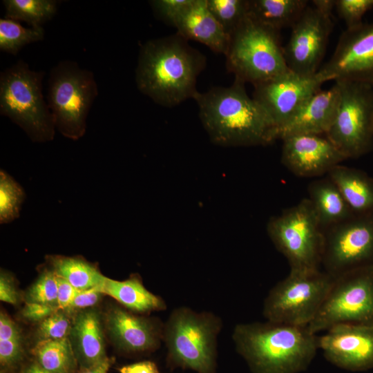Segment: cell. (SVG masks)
I'll return each mask as SVG.
<instances>
[{"label": "cell", "instance_id": "6da1fadb", "mask_svg": "<svg viewBox=\"0 0 373 373\" xmlns=\"http://www.w3.org/2000/svg\"><path fill=\"white\" fill-rule=\"evenodd\" d=\"M235 78L227 87L198 91L193 99L211 141L226 147L266 146L278 139V131L264 108Z\"/></svg>", "mask_w": 373, "mask_h": 373}, {"label": "cell", "instance_id": "7a4b0ae2", "mask_svg": "<svg viewBox=\"0 0 373 373\" xmlns=\"http://www.w3.org/2000/svg\"><path fill=\"white\" fill-rule=\"evenodd\" d=\"M205 66V56L178 33L151 39L140 48L136 85L155 103L172 107L193 99Z\"/></svg>", "mask_w": 373, "mask_h": 373}, {"label": "cell", "instance_id": "3957f363", "mask_svg": "<svg viewBox=\"0 0 373 373\" xmlns=\"http://www.w3.org/2000/svg\"><path fill=\"white\" fill-rule=\"evenodd\" d=\"M232 340L252 373H299L318 348V337L308 326L267 321L237 324Z\"/></svg>", "mask_w": 373, "mask_h": 373}, {"label": "cell", "instance_id": "277c9868", "mask_svg": "<svg viewBox=\"0 0 373 373\" xmlns=\"http://www.w3.org/2000/svg\"><path fill=\"white\" fill-rule=\"evenodd\" d=\"M222 327L219 316L181 306L164 323L163 342L169 366L197 373H216L218 336Z\"/></svg>", "mask_w": 373, "mask_h": 373}, {"label": "cell", "instance_id": "5b68a950", "mask_svg": "<svg viewBox=\"0 0 373 373\" xmlns=\"http://www.w3.org/2000/svg\"><path fill=\"white\" fill-rule=\"evenodd\" d=\"M43 71L31 70L22 60L1 73L0 113L19 125L34 142L55 135V122L43 95Z\"/></svg>", "mask_w": 373, "mask_h": 373}, {"label": "cell", "instance_id": "8992f818", "mask_svg": "<svg viewBox=\"0 0 373 373\" xmlns=\"http://www.w3.org/2000/svg\"><path fill=\"white\" fill-rule=\"evenodd\" d=\"M224 55L228 71L254 86L289 70L279 31L249 15L230 36Z\"/></svg>", "mask_w": 373, "mask_h": 373}, {"label": "cell", "instance_id": "52a82bcc", "mask_svg": "<svg viewBox=\"0 0 373 373\" xmlns=\"http://www.w3.org/2000/svg\"><path fill=\"white\" fill-rule=\"evenodd\" d=\"M98 90L93 73L72 61L54 66L48 81V105L55 128L65 137L84 135L86 118Z\"/></svg>", "mask_w": 373, "mask_h": 373}, {"label": "cell", "instance_id": "ba28073f", "mask_svg": "<svg viewBox=\"0 0 373 373\" xmlns=\"http://www.w3.org/2000/svg\"><path fill=\"white\" fill-rule=\"evenodd\" d=\"M267 231L275 247L287 260L290 271L321 269L323 231L308 198L271 218Z\"/></svg>", "mask_w": 373, "mask_h": 373}, {"label": "cell", "instance_id": "9c48e42d", "mask_svg": "<svg viewBox=\"0 0 373 373\" xmlns=\"http://www.w3.org/2000/svg\"><path fill=\"white\" fill-rule=\"evenodd\" d=\"M334 282L324 271H290L269 291L262 307L267 321L308 326L321 307Z\"/></svg>", "mask_w": 373, "mask_h": 373}, {"label": "cell", "instance_id": "30bf717a", "mask_svg": "<svg viewBox=\"0 0 373 373\" xmlns=\"http://www.w3.org/2000/svg\"><path fill=\"white\" fill-rule=\"evenodd\" d=\"M340 98L334 119L325 133L347 159L373 149V88L356 82L336 81Z\"/></svg>", "mask_w": 373, "mask_h": 373}, {"label": "cell", "instance_id": "8fae6325", "mask_svg": "<svg viewBox=\"0 0 373 373\" xmlns=\"http://www.w3.org/2000/svg\"><path fill=\"white\" fill-rule=\"evenodd\" d=\"M338 324L373 326V265L334 278L325 300L308 328L316 334Z\"/></svg>", "mask_w": 373, "mask_h": 373}, {"label": "cell", "instance_id": "7c38bea8", "mask_svg": "<svg viewBox=\"0 0 373 373\" xmlns=\"http://www.w3.org/2000/svg\"><path fill=\"white\" fill-rule=\"evenodd\" d=\"M323 235L321 266L332 278L373 265V214L354 215Z\"/></svg>", "mask_w": 373, "mask_h": 373}, {"label": "cell", "instance_id": "4fadbf2b", "mask_svg": "<svg viewBox=\"0 0 373 373\" xmlns=\"http://www.w3.org/2000/svg\"><path fill=\"white\" fill-rule=\"evenodd\" d=\"M333 28L332 16L308 6L291 26L288 43L283 47L288 69L303 75L316 74Z\"/></svg>", "mask_w": 373, "mask_h": 373}, {"label": "cell", "instance_id": "5bb4252c", "mask_svg": "<svg viewBox=\"0 0 373 373\" xmlns=\"http://www.w3.org/2000/svg\"><path fill=\"white\" fill-rule=\"evenodd\" d=\"M318 73L325 82L352 81L373 88V23L346 28Z\"/></svg>", "mask_w": 373, "mask_h": 373}, {"label": "cell", "instance_id": "9a60e30c", "mask_svg": "<svg viewBox=\"0 0 373 373\" xmlns=\"http://www.w3.org/2000/svg\"><path fill=\"white\" fill-rule=\"evenodd\" d=\"M325 82L317 73L303 75L287 70L254 86L253 98L264 108L278 131Z\"/></svg>", "mask_w": 373, "mask_h": 373}, {"label": "cell", "instance_id": "2e32d148", "mask_svg": "<svg viewBox=\"0 0 373 373\" xmlns=\"http://www.w3.org/2000/svg\"><path fill=\"white\" fill-rule=\"evenodd\" d=\"M325 358L336 366L350 371L373 367V326L338 324L318 337Z\"/></svg>", "mask_w": 373, "mask_h": 373}, {"label": "cell", "instance_id": "e0dca14e", "mask_svg": "<svg viewBox=\"0 0 373 373\" xmlns=\"http://www.w3.org/2000/svg\"><path fill=\"white\" fill-rule=\"evenodd\" d=\"M164 323L157 318L119 305L109 308L104 322L114 345L128 354L149 353L158 349L163 342Z\"/></svg>", "mask_w": 373, "mask_h": 373}, {"label": "cell", "instance_id": "ac0fdd59", "mask_svg": "<svg viewBox=\"0 0 373 373\" xmlns=\"http://www.w3.org/2000/svg\"><path fill=\"white\" fill-rule=\"evenodd\" d=\"M282 140L281 162L298 177L327 175L333 167L346 160L325 135L298 134Z\"/></svg>", "mask_w": 373, "mask_h": 373}, {"label": "cell", "instance_id": "d6986e66", "mask_svg": "<svg viewBox=\"0 0 373 373\" xmlns=\"http://www.w3.org/2000/svg\"><path fill=\"white\" fill-rule=\"evenodd\" d=\"M340 89L336 82L329 89L314 93L278 131V139L298 134L325 135L338 106Z\"/></svg>", "mask_w": 373, "mask_h": 373}, {"label": "cell", "instance_id": "ffe728a7", "mask_svg": "<svg viewBox=\"0 0 373 373\" xmlns=\"http://www.w3.org/2000/svg\"><path fill=\"white\" fill-rule=\"evenodd\" d=\"M100 313L91 307L79 310L72 319L68 336L79 369L90 367L108 356Z\"/></svg>", "mask_w": 373, "mask_h": 373}, {"label": "cell", "instance_id": "44dd1931", "mask_svg": "<svg viewBox=\"0 0 373 373\" xmlns=\"http://www.w3.org/2000/svg\"><path fill=\"white\" fill-rule=\"evenodd\" d=\"M174 27L186 40L203 44L216 53L227 51L229 37L211 13L207 0H192Z\"/></svg>", "mask_w": 373, "mask_h": 373}, {"label": "cell", "instance_id": "7402d4cb", "mask_svg": "<svg viewBox=\"0 0 373 373\" xmlns=\"http://www.w3.org/2000/svg\"><path fill=\"white\" fill-rule=\"evenodd\" d=\"M97 289L117 300L122 307L140 314L166 309L164 300L149 291L137 274L124 280L107 278Z\"/></svg>", "mask_w": 373, "mask_h": 373}, {"label": "cell", "instance_id": "603a6c76", "mask_svg": "<svg viewBox=\"0 0 373 373\" xmlns=\"http://www.w3.org/2000/svg\"><path fill=\"white\" fill-rule=\"evenodd\" d=\"M354 215L373 214V178L365 172L338 164L327 175Z\"/></svg>", "mask_w": 373, "mask_h": 373}, {"label": "cell", "instance_id": "cb8c5ba5", "mask_svg": "<svg viewBox=\"0 0 373 373\" xmlns=\"http://www.w3.org/2000/svg\"><path fill=\"white\" fill-rule=\"evenodd\" d=\"M308 195L323 231L354 215L338 187L327 175L312 182L308 185Z\"/></svg>", "mask_w": 373, "mask_h": 373}, {"label": "cell", "instance_id": "d4e9b609", "mask_svg": "<svg viewBox=\"0 0 373 373\" xmlns=\"http://www.w3.org/2000/svg\"><path fill=\"white\" fill-rule=\"evenodd\" d=\"M309 6L307 0H249L248 15L276 30L290 27Z\"/></svg>", "mask_w": 373, "mask_h": 373}, {"label": "cell", "instance_id": "484cf974", "mask_svg": "<svg viewBox=\"0 0 373 373\" xmlns=\"http://www.w3.org/2000/svg\"><path fill=\"white\" fill-rule=\"evenodd\" d=\"M51 269L79 291L101 286L106 278L97 267L80 257L51 256Z\"/></svg>", "mask_w": 373, "mask_h": 373}, {"label": "cell", "instance_id": "4316f807", "mask_svg": "<svg viewBox=\"0 0 373 373\" xmlns=\"http://www.w3.org/2000/svg\"><path fill=\"white\" fill-rule=\"evenodd\" d=\"M36 363L53 373H75L77 359L68 337L59 340H40L31 350Z\"/></svg>", "mask_w": 373, "mask_h": 373}, {"label": "cell", "instance_id": "83f0119b", "mask_svg": "<svg viewBox=\"0 0 373 373\" xmlns=\"http://www.w3.org/2000/svg\"><path fill=\"white\" fill-rule=\"evenodd\" d=\"M5 17L25 21L31 27H43L56 14L58 1L55 0H3Z\"/></svg>", "mask_w": 373, "mask_h": 373}, {"label": "cell", "instance_id": "f1b7e54d", "mask_svg": "<svg viewBox=\"0 0 373 373\" xmlns=\"http://www.w3.org/2000/svg\"><path fill=\"white\" fill-rule=\"evenodd\" d=\"M44 38L43 27L25 28L19 21L0 19V50L13 55L26 45L39 41Z\"/></svg>", "mask_w": 373, "mask_h": 373}, {"label": "cell", "instance_id": "f546056e", "mask_svg": "<svg viewBox=\"0 0 373 373\" xmlns=\"http://www.w3.org/2000/svg\"><path fill=\"white\" fill-rule=\"evenodd\" d=\"M207 4L229 37L249 12V0H207Z\"/></svg>", "mask_w": 373, "mask_h": 373}, {"label": "cell", "instance_id": "4dcf8cb0", "mask_svg": "<svg viewBox=\"0 0 373 373\" xmlns=\"http://www.w3.org/2000/svg\"><path fill=\"white\" fill-rule=\"evenodd\" d=\"M24 193L20 186L7 173H0V221L7 223L19 216Z\"/></svg>", "mask_w": 373, "mask_h": 373}, {"label": "cell", "instance_id": "1f68e13d", "mask_svg": "<svg viewBox=\"0 0 373 373\" xmlns=\"http://www.w3.org/2000/svg\"><path fill=\"white\" fill-rule=\"evenodd\" d=\"M57 278L54 271L44 269L26 294V302L57 307Z\"/></svg>", "mask_w": 373, "mask_h": 373}, {"label": "cell", "instance_id": "d6a6232c", "mask_svg": "<svg viewBox=\"0 0 373 373\" xmlns=\"http://www.w3.org/2000/svg\"><path fill=\"white\" fill-rule=\"evenodd\" d=\"M72 320L68 312L58 309L39 323L37 336L40 340H59L69 336Z\"/></svg>", "mask_w": 373, "mask_h": 373}, {"label": "cell", "instance_id": "836d02e7", "mask_svg": "<svg viewBox=\"0 0 373 373\" xmlns=\"http://www.w3.org/2000/svg\"><path fill=\"white\" fill-rule=\"evenodd\" d=\"M372 8L373 0H335V10L347 29L361 26L363 15Z\"/></svg>", "mask_w": 373, "mask_h": 373}, {"label": "cell", "instance_id": "e575fe53", "mask_svg": "<svg viewBox=\"0 0 373 373\" xmlns=\"http://www.w3.org/2000/svg\"><path fill=\"white\" fill-rule=\"evenodd\" d=\"M192 0H153L149 4L157 18L173 26Z\"/></svg>", "mask_w": 373, "mask_h": 373}, {"label": "cell", "instance_id": "d590c367", "mask_svg": "<svg viewBox=\"0 0 373 373\" xmlns=\"http://www.w3.org/2000/svg\"><path fill=\"white\" fill-rule=\"evenodd\" d=\"M23 355L21 340H0V363L2 366L17 365L22 359Z\"/></svg>", "mask_w": 373, "mask_h": 373}, {"label": "cell", "instance_id": "8d00e7d4", "mask_svg": "<svg viewBox=\"0 0 373 373\" xmlns=\"http://www.w3.org/2000/svg\"><path fill=\"white\" fill-rule=\"evenodd\" d=\"M58 309L48 305L26 302L21 310V315L30 322L39 323Z\"/></svg>", "mask_w": 373, "mask_h": 373}, {"label": "cell", "instance_id": "74e56055", "mask_svg": "<svg viewBox=\"0 0 373 373\" xmlns=\"http://www.w3.org/2000/svg\"><path fill=\"white\" fill-rule=\"evenodd\" d=\"M104 295L105 294L97 287L79 291L72 301L68 312L75 309L79 311L93 307L100 301Z\"/></svg>", "mask_w": 373, "mask_h": 373}, {"label": "cell", "instance_id": "f35d334b", "mask_svg": "<svg viewBox=\"0 0 373 373\" xmlns=\"http://www.w3.org/2000/svg\"><path fill=\"white\" fill-rule=\"evenodd\" d=\"M20 299L13 277L1 270L0 274V300L3 302L17 305Z\"/></svg>", "mask_w": 373, "mask_h": 373}, {"label": "cell", "instance_id": "ab89813d", "mask_svg": "<svg viewBox=\"0 0 373 373\" xmlns=\"http://www.w3.org/2000/svg\"><path fill=\"white\" fill-rule=\"evenodd\" d=\"M57 278V307L59 309L68 312L70 305L79 292V290L75 288L67 280L58 276Z\"/></svg>", "mask_w": 373, "mask_h": 373}, {"label": "cell", "instance_id": "60d3db41", "mask_svg": "<svg viewBox=\"0 0 373 373\" xmlns=\"http://www.w3.org/2000/svg\"><path fill=\"white\" fill-rule=\"evenodd\" d=\"M22 340L18 325L4 312L0 314V340Z\"/></svg>", "mask_w": 373, "mask_h": 373}, {"label": "cell", "instance_id": "b9f144b4", "mask_svg": "<svg viewBox=\"0 0 373 373\" xmlns=\"http://www.w3.org/2000/svg\"><path fill=\"white\" fill-rule=\"evenodd\" d=\"M119 373H160L157 365L151 361H142L124 365L118 369Z\"/></svg>", "mask_w": 373, "mask_h": 373}, {"label": "cell", "instance_id": "7bdbcfd3", "mask_svg": "<svg viewBox=\"0 0 373 373\" xmlns=\"http://www.w3.org/2000/svg\"><path fill=\"white\" fill-rule=\"evenodd\" d=\"M114 362V358L107 357L101 362L84 369H79L77 373H108Z\"/></svg>", "mask_w": 373, "mask_h": 373}, {"label": "cell", "instance_id": "ee69618b", "mask_svg": "<svg viewBox=\"0 0 373 373\" xmlns=\"http://www.w3.org/2000/svg\"><path fill=\"white\" fill-rule=\"evenodd\" d=\"M312 2L314 8L328 16H332L335 9V0H314Z\"/></svg>", "mask_w": 373, "mask_h": 373}, {"label": "cell", "instance_id": "f6af8a7d", "mask_svg": "<svg viewBox=\"0 0 373 373\" xmlns=\"http://www.w3.org/2000/svg\"><path fill=\"white\" fill-rule=\"evenodd\" d=\"M21 373H43L42 368L35 362L28 365Z\"/></svg>", "mask_w": 373, "mask_h": 373}, {"label": "cell", "instance_id": "bcb514c9", "mask_svg": "<svg viewBox=\"0 0 373 373\" xmlns=\"http://www.w3.org/2000/svg\"><path fill=\"white\" fill-rule=\"evenodd\" d=\"M42 370H43V373H53V372H50L46 371V370H44V369H42Z\"/></svg>", "mask_w": 373, "mask_h": 373}]
</instances>
